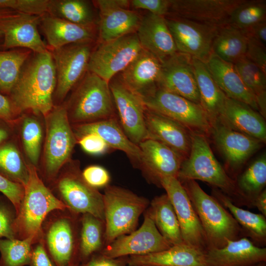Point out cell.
Masks as SVG:
<instances>
[{
    "label": "cell",
    "instance_id": "484cf974",
    "mask_svg": "<svg viewBox=\"0 0 266 266\" xmlns=\"http://www.w3.org/2000/svg\"><path fill=\"white\" fill-rule=\"evenodd\" d=\"M206 257L208 266H255L266 262V248L242 237L228 240L222 248L207 250Z\"/></svg>",
    "mask_w": 266,
    "mask_h": 266
},
{
    "label": "cell",
    "instance_id": "d4e9b609",
    "mask_svg": "<svg viewBox=\"0 0 266 266\" xmlns=\"http://www.w3.org/2000/svg\"><path fill=\"white\" fill-rule=\"evenodd\" d=\"M71 219L66 216L54 218L42 229V239L56 266H69L75 247L74 226Z\"/></svg>",
    "mask_w": 266,
    "mask_h": 266
},
{
    "label": "cell",
    "instance_id": "bcb514c9",
    "mask_svg": "<svg viewBox=\"0 0 266 266\" xmlns=\"http://www.w3.org/2000/svg\"><path fill=\"white\" fill-rule=\"evenodd\" d=\"M16 212L9 200L0 196V239L15 238L13 229V223Z\"/></svg>",
    "mask_w": 266,
    "mask_h": 266
},
{
    "label": "cell",
    "instance_id": "ab89813d",
    "mask_svg": "<svg viewBox=\"0 0 266 266\" xmlns=\"http://www.w3.org/2000/svg\"><path fill=\"white\" fill-rule=\"evenodd\" d=\"M241 80L256 98L258 108L266 109V73L244 57L233 64Z\"/></svg>",
    "mask_w": 266,
    "mask_h": 266
},
{
    "label": "cell",
    "instance_id": "9a60e30c",
    "mask_svg": "<svg viewBox=\"0 0 266 266\" xmlns=\"http://www.w3.org/2000/svg\"><path fill=\"white\" fill-rule=\"evenodd\" d=\"M109 87L119 124L129 139L138 145L148 138L143 102L139 96L129 90L121 81H110Z\"/></svg>",
    "mask_w": 266,
    "mask_h": 266
},
{
    "label": "cell",
    "instance_id": "cb8c5ba5",
    "mask_svg": "<svg viewBox=\"0 0 266 266\" xmlns=\"http://www.w3.org/2000/svg\"><path fill=\"white\" fill-rule=\"evenodd\" d=\"M38 27L49 50L73 43L94 42L96 37L95 27L75 24L48 13L40 16Z\"/></svg>",
    "mask_w": 266,
    "mask_h": 266
},
{
    "label": "cell",
    "instance_id": "6da1fadb",
    "mask_svg": "<svg viewBox=\"0 0 266 266\" xmlns=\"http://www.w3.org/2000/svg\"><path fill=\"white\" fill-rule=\"evenodd\" d=\"M56 85L55 67L50 51L33 52L8 97L21 114L31 111L44 117L54 106Z\"/></svg>",
    "mask_w": 266,
    "mask_h": 266
},
{
    "label": "cell",
    "instance_id": "5b68a950",
    "mask_svg": "<svg viewBox=\"0 0 266 266\" xmlns=\"http://www.w3.org/2000/svg\"><path fill=\"white\" fill-rule=\"evenodd\" d=\"M205 136L192 133V145L188 157L183 161L177 178L181 182L199 180L220 188L249 204L236 183L228 175L216 159Z\"/></svg>",
    "mask_w": 266,
    "mask_h": 266
},
{
    "label": "cell",
    "instance_id": "816d5d0a",
    "mask_svg": "<svg viewBox=\"0 0 266 266\" xmlns=\"http://www.w3.org/2000/svg\"><path fill=\"white\" fill-rule=\"evenodd\" d=\"M132 6L135 9L148 10L149 13L165 16L169 13L170 1L169 0H132Z\"/></svg>",
    "mask_w": 266,
    "mask_h": 266
},
{
    "label": "cell",
    "instance_id": "e575fe53",
    "mask_svg": "<svg viewBox=\"0 0 266 266\" xmlns=\"http://www.w3.org/2000/svg\"><path fill=\"white\" fill-rule=\"evenodd\" d=\"M248 36L245 33L229 25L219 28L212 45V53L221 60L234 64L245 57Z\"/></svg>",
    "mask_w": 266,
    "mask_h": 266
},
{
    "label": "cell",
    "instance_id": "4316f807",
    "mask_svg": "<svg viewBox=\"0 0 266 266\" xmlns=\"http://www.w3.org/2000/svg\"><path fill=\"white\" fill-rule=\"evenodd\" d=\"M162 67L157 57L142 49L122 71L121 81L134 93L144 96L158 87Z\"/></svg>",
    "mask_w": 266,
    "mask_h": 266
},
{
    "label": "cell",
    "instance_id": "ffe728a7",
    "mask_svg": "<svg viewBox=\"0 0 266 266\" xmlns=\"http://www.w3.org/2000/svg\"><path fill=\"white\" fill-rule=\"evenodd\" d=\"M138 145L141 154L138 167L153 181L160 185L163 177L177 178L183 161L178 154L163 143L150 138Z\"/></svg>",
    "mask_w": 266,
    "mask_h": 266
},
{
    "label": "cell",
    "instance_id": "11a10c76",
    "mask_svg": "<svg viewBox=\"0 0 266 266\" xmlns=\"http://www.w3.org/2000/svg\"><path fill=\"white\" fill-rule=\"evenodd\" d=\"M244 32L247 36L255 39L266 46V20L257 23Z\"/></svg>",
    "mask_w": 266,
    "mask_h": 266
},
{
    "label": "cell",
    "instance_id": "74e56055",
    "mask_svg": "<svg viewBox=\"0 0 266 266\" xmlns=\"http://www.w3.org/2000/svg\"><path fill=\"white\" fill-rule=\"evenodd\" d=\"M214 195L219 202L229 210L235 220L241 225L248 235L255 241L265 243L266 241V219L262 214L254 213L243 209L233 203L227 195L214 191Z\"/></svg>",
    "mask_w": 266,
    "mask_h": 266
},
{
    "label": "cell",
    "instance_id": "be15d7a7",
    "mask_svg": "<svg viewBox=\"0 0 266 266\" xmlns=\"http://www.w3.org/2000/svg\"></svg>",
    "mask_w": 266,
    "mask_h": 266
},
{
    "label": "cell",
    "instance_id": "44dd1931",
    "mask_svg": "<svg viewBox=\"0 0 266 266\" xmlns=\"http://www.w3.org/2000/svg\"><path fill=\"white\" fill-rule=\"evenodd\" d=\"M144 117L148 138L163 143L183 160L188 157L192 133L178 122L146 107Z\"/></svg>",
    "mask_w": 266,
    "mask_h": 266
},
{
    "label": "cell",
    "instance_id": "1f68e13d",
    "mask_svg": "<svg viewBox=\"0 0 266 266\" xmlns=\"http://www.w3.org/2000/svg\"><path fill=\"white\" fill-rule=\"evenodd\" d=\"M192 62L200 95V105L212 125L218 119L226 96L216 84L206 63L194 58H192Z\"/></svg>",
    "mask_w": 266,
    "mask_h": 266
},
{
    "label": "cell",
    "instance_id": "60d3db41",
    "mask_svg": "<svg viewBox=\"0 0 266 266\" xmlns=\"http://www.w3.org/2000/svg\"><path fill=\"white\" fill-rule=\"evenodd\" d=\"M266 184V155L263 154L240 175L236 183L241 193L250 204Z\"/></svg>",
    "mask_w": 266,
    "mask_h": 266
},
{
    "label": "cell",
    "instance_id": "f907efd6",
    "mask_svg": "<svg viewBox=\"0 0 266 266\" xmlns=\"http://www.w3.org/2000/svg\"><path fill=\"white\" fill-rule=\"evenodd\" d=\"M245 57L266 73V46L255 39L248 36Z\"/></svg>",
    "mask_w": 266,
    "mask_h": 266
},
{
    "label": "cell",
    "instance_id": "7402d4cb",
    "mask_svg": "<svg viewBox=\"0 0 266 266\" xmlns=\"http://www.w3.org/2000/svg\"><path fill=\"white\" fill-rule=\"evenodd\" d=\"M136 34L142 48L162 63L178 52L165 16L148 13L141 19Z\"/></svg>",
    "mask_w": 266,
    "mask_h": 266
},
{
    "label": "cell",
    "instance_id": "7dc6e473",
    "mask_svg": "<svg viewBox=\"0 0 266 266\" xmlns=\"http://www.w3.org/2000/svg\"><path fill=\"white\" fill-rule=\"evenodd\" d=\"M81 176L91 187L98 189L106 187L110 181V176L108 171L102 166L91 165L83 169Z\"/></svg>",
    "mask_w": 266,
    "mask_h": 266
},
{
    "label": "cell",
    "instance_id": "30bf717a",
    "mask_svg": "<svg viewBox=\"0 0 266 266\" xmlns=\"http://www.w3.org/2000/svg\"><path fill=\"white\" fill-rule=\"evenodd\" d=\"M93 42H82L49 50L54 62L56 85L53 103L62 104L69 92L88 71Z\"/></svg>",
    "mask_w": 266,
    "mask_h": 266
},
{
    "label": "cell",
    "instance_id": "db71d44e",
    "mask_svg": "<svg viewBox=\"0 0 266 266\" xmlns=\"http://www.w3.org/2000/svg\"><path fill=\"white\" fill-rule=\"evenodd\" d=\"M32 247L31 266H56L50 259L42 238L34 243Z\"/></svg>",
    "mask_w": 266,
    "mask_h": 266
},
{
    "label": "cell",
    "instance_id": "f1b7e54d",
    "mask_svg": "<svg viewBox=\"0 0 266 266\" xmlns=\"http://www.w3.org/2000/svg\"><path fill=\"white\" fill-rule=\"evenodd\" d=\"M205 63L216 84L227 97L246 103L259 113L256 97L244 84L233 64L221 60L212 53Z\"/></svg>",
    "mask_w": 266,
    "mask_h": 266
},
{
    "label": "cell",
    "instance_id": "d590c367",
    "mask_svg": "<svg viewBox=\"0 0 266 266\" xmlns=\"http://www.w3.org/2000/svg\"><path fill=\"white\" fill-rule=\"evenodd\" d=\"M47 13L72 23L96 27L92 2L85 0H49Z\"/></svg>",
    "mask_w": 266,
    "mask_h": 266
},
{
    "label": "cell",
    "instance_id": "91938a15",
    "mask_svg": "<svg viewBox=\"0 0 266 266\" xmlns=\"http://www.w3.org/2000/svg\"><path fill=\"white\" fill-rule=\"evenodd\" d=\"M16 13H17V12L12 10L0 8V19L8 17ZM3 40V34L0 30V47L2 44Z\"/></svg>",
    "mask_w": 266,
    "mask_h": 266
},
{
    "label": "cell",
    "instance_id": "7bdbcfd3",
    "mask_svg": "<svg viewBox=\"0 0 266 266\" xmlns=\"http://www.w3.org/2000/svg\"><path fill=\"white\" fill-rule=\"evenodd\" d=\"M265 0H243L233 10L227 25L245 31L253 25L266 20Z\"/></svg>",
    "mask_w": 266,
    "mask_h": 266
},
{
    "label": "cell",
    "instance_id": "d6986e66",
    "mask_svg": "<svg viewBox=\"0 0 266 266\" xmlns=\"http://www.w3.org/2000/svg\"><path fill=\"white\" fill-rule=\"evenodd\" d=\"M192 58L178 52L163 63L158 87L200 104Z\"/></svg>",
    "mask_w": 266,
    "mask_h": 266
},
{
    "label": "cell",
    "instance_id": "94428289",
    "mask_svg": "<svg viewBox=\"0 0 266 266\" xmlns=\"http://www.w3.org/2000/svg\"><path fill=\"white\" fill-rule=\"evenodd\" d=\"M255 266H266V263L265 262L261 263L256 265Z\"/></svg>",
    "mask_w": 266,
    "mask_h": 266
},
{
    "label": "cell",
    "instance_id": "680465c9",
    "mask_svg": "<svg viewBox=\"0 0 266 266\" xmlns=\"http://www.w3.org/2000/svg\"><path fill=\"white\" fill-rule=\"evenodd\" d=\"M251 205L256 206L264 216H266V190L264 189L252 200Z\"/></svg>",
    "mask_w": 266,
    "mask_h": 266
},
{
    "label": "cell",
    "instance_id": "6f0895ef",
    "mask_svg": "<svg viewBox=\"0 0 266 266\" xmlns=\"http://www.w3.org/2000/svg\"><path fill=\"white\" fill-rule=\"evenodd\" d=\"M14 126L0 119V145L15 136Z\"/></svg>",
    "mask_w": 266,
    "mask_h": 266
},
{
    "label": "cell",
    "instance_id": "2e32d148",
    "mask_svg": "<svg viewBox=\"0 0 266 266\" xmlns=\"http://www.w3.org/2000/svg\"><path fill=\"white\" fill-rule=\"evenodd\" d=\"M40 16L17 12L0 19V30L3 36L0 49L25 48L33 53L48 50L39 33Z\"/></svg>",
    "mask_w": 266,
    "mask_h": 266
},
{
    "label": "cell",
    "instance_id": "277c9868",
    "mask_svg": "<svg viewBox=\"0 0 266 266\" xmlns=\"http://www.w3.org/2000/svg\"><path fill=\"white\" fill-rule=\"evenodd\" d=\"M180 182L199 218L208 250L222 248L228 240L238 239L241 232L240 225L215 198L205 193L195 180Z\"/></svg>",
    "mask_w": 266,
    "mask_h": 266
},
{
    "label": "cell",
    "instance_id": "e0dca14e",
    "mask_svg": "<svg viewBox=\"0 0 266 266\" xmlns=\"http://www.w3.org/2000/svg\"><path fill=\"white\" fill-rule=\"evenodd\" d=\"M243 0H173L169 13L208 25L221 27L227 25L234 8Z\"/></svg>",
    "mask_w": 266,
    "mask_h": 266
},
{
    "label": "cell",
    "instance_id": "c3c4849f",
    "mask_svg": "<svg viewBox=\"0 0 266 266\" xmlns=\"http://www.w3.org/2000/svg\"><path fill=\"white\" fill-rule=\"evenodd\" d=\"M0 193L12 203L16 214L24 196V187L9 180L0 174Z\"/></svg>",
    "mask_w": 266,
    "mask_h": 266
},
{
    "label": "cell",
    "instance_id": "ba28073f",
    "mask_svg": "<svg viewBox=\"0 0 266 266\" xmlns=\"http://www.w3.org/2000/svg\"><path fill=\"white\" fill-rule=\"evenodd\" d=\"M140 98L146 108L171 119L192 133L210 136L212 125L200 104L158 87Z\"/></svg>",
    "mask_w": 266,
    "mask_h": 266
},
{
    "label": "cell",
    "instance_id": "7c38bea8",
    "mask_svg": "<svg viewBox=\"0 0 266 266\" xmlns=\"http://www.w3.org/2000/svg\"><path fill=\"white\" fill-rule=\"evenodd\" d=\"M159 184L173 205L184 243L206 252L208 244L203 228L180 181L176 177H164L160 179Z\"/></svg>",
    "mask_w": 266,
    "mask_h": 266
},
{
    "label": "cell",
    "instance_id": "836d02e7",
    "mask_svg": "<svg viewBox=\"0 0 266 266\" xmlns=\"http://www.w3.org/2000/svg\"><path fill=\"white\" fill-rule=\"evenodd\" d=\"M147 212L162 235L170 244L184 243L175 210L166 194L154 198Z\"/></svg>",
    "mask_w": 266,
    "mask_h": 266
},
{
    "label": "cell",
    "instance_id": "52a82bcc",
    "mask_svg": "<svg viewBox=\"0 0 266 266\" xmlns=\"http://www.w3.org/2000/svg\"><path fill=\"white\" fill-rule=\"evenodd\" d=\"M104 238L110 244L134 230L141 213L148 205L145 198L126 189L108 185L103 194Z\"/></svg>",
    "mask_w": 266,
    "mask_h": 266
},
{
    "label": "cell",
    "instance_id": "ee69618b",
    "mask_svg": "<svg viewBox=\"0 0 266 266\" xmlns=\"http://www.w3.org/2000/svg\"><path fill=\"white\" fill-rule=\"evenodd\" d=\"M79 249L81 256L87 258L100 249L102 242L104 222L93 215L85 213L81 219Z\"/></svg>",
    "mask_w": 266,
    "mask_h": 266
},
{
    "label": "cell",
    "instance_id": "d6a6232c",
    "mask_svg": "<svg viewBox=\"0 0 266 266\" xmlns=\"http://www.w3.org/2000/svg\"><path fill=\"white\" fill-rule=\"evenodd\" d=\"M31 111L23 113L14 127L18 129L19 136L28 162L37 168L43 141V127L39 116Z\"/></svg>",
    "mask_w": 266,
    "mask_h": 266
},
{
    "label": "cell",
    "instance_id": "5bb4252c",
    "mask_svg": "<svg viewBox=\"0 0 266 266\" xmlns=\"http://www.w3.org/2000/svg\"><path fill=\"white\" fill-rule=\"evenodd\" d=\"M172 246L162 235L147 212L138 229L117 237L103 250L101 255L112 259L141 256L162 251Z\"/></svg>",
    "mask_w": 266,
    "mask_h": 266
},
{
    "label": "cell",
    "instance_id": "f546056e",
    "mask_svg": "<svg viewBox=\"0 0 266 266\" xmlns=\"http://www.w3.org/2000/svg\"><path fill=\"white\" fill-rule=\"evenodd\" d=\"M130 266H208L206 252L182 243L158 252L130 256Z\"/></svg>",
    "mask_w": 266,
    "mask_h": 266
},
{
    "label": "cell",
    "instance_id": "8fae6325",
    "mask_svg": "<svg viewBox=\"0 0 266 266\" xmlns=\"http://www.w3.org/2000/svg\"><path fill=\"white\" fill-rule=\"evenodd\" d=\"M142 49L136 33L101 42L91 52L88 71L109 83L117 73L127 67Z\"/></svg>",
    "mask_w": 266,
    "mask_h": 266
},
{
    "label": "cell",
    "instance_id": "4dcf8cb0",
    "mask_svg": "<svg viewBox=\"0 0 266 266\" xmlns=\"http://www.w3.org/2000/svg\"><path fill=\"white\" fill-rule=\"evenodd\" d=\"M99 37L105 42L135 33L141 18L132 10L121 7L99 10Z\"/></svg>",
    "mask_w": 266,
    "mask_h": 266
},
{
    "label": "cell",
    "instance_id": "9f6ffc18",
    "mask_svg": "<svg viewBox=\"0 0 266 266\" xmlns=\"http://www.w3.org/2000/svg\"><path fill=\"white\" fill-rule=\"evenodd\" d=\"M84 266H124L123 263L117 259L101 255L93 258Z\"/></svg>",
    "mask_w": 266,
    "mask_h": 266
},
{
    "label": "cell",
    "instance_id": "8d00e7d4",
    "mask_svg": "<svg viewBox=\"0 0 266 266\" xmlns=\"http://www.w3.org/2000/svg\"><path fill=\"white\" fill-rule=\"evenodd\" d=\"M0 174L24 187L28 183V163L24 159L15 135L0 145Z\"/></svg>",
    "mask_w": 266,
    "mask_h": 266
},
{
    "label": "cell",
    "instance_id": "8992f818",
    "mask_svg": "<svg viewBox=\"0 0 266 266\" xmlns=\"http://www.w3.org/2000/svg\"><path fill=\"white\" fill-rule=\"evenodd\" d=\"M45 137L41 167L46 179L55 181L70 160L77 140L63 103L55 105L43 117Z\"/></svg>",
    "mask_w": 266,
    "mask_h": 266
},
{
    "label": "cell",
    "instance_id": "7a4b0ae2",
    "mask_svg": "<svg viewBox=\"0 0 266 266\" xmlns=\"http://www.w3.org/2000/svg\"><path fill=\"white\" fill-rule=\"evenodd\" d=\"M29 177L24 186V194L13 223L15 238L31 236L37 240L42 238V225L54 211H65L67 206L44 184L37 168L29 162Z\"/></svg>",
    "mask_w": 266,
    "mask_h": 266
},
{
    "label": "cell",
    "instance_id": "681fc988",
    "mask_svg": "<svg viewBox=\"0 0 266 266\" xmlns=\"http://www.w3.org/2000/svg\"><path fill=\"white\" fill-rule=\"evenodd\" d=\"M77 143L86 153L100 155L106 153L110 148L98 135L93 133L84 134L76 139Z\"/></svg>",
    "mask_w": 266,
    "mask_h": 266
},
{
    "label": "cell",
    "instance_id": "b9f144b4",
    "mask_svg": "<svg viewBox=\"0 0 266 266\" xmlns=\"http://www.w3.org/2000/svg\"><path fill=\"white\" fill-rule=\"evenodd\" d=\"M34 237L25 239H0V266H25L30 265Z\"/></svg>",
    "mask_w": 266,
    "mask_h": 266
},
{
    "label": "cell",
    "instance_id": "6125c7cd",
    "mask_svg": "<svg viewBox=\"0 0 266 266\" xmlns=\"http://www.w3.org/2000/svg\"><path fill=\"white\" fill-rule=\"evenodd\" d=\"M69 266H79V265L77 263L72 262Z\"/></svg>",
    "mask_w": 266,
    "mask_h": 266
},
{
    "label": "cell",
    "instance_id": "f5cc1de1",
    "mask_svg": "<svg viewBox=\"0 0 266 266\" xmlns=\"http://www.w3.org/2000/svg\"><path fill=\"white\" fill-rule=\"evenodd\" d=\"M21 114L9 97L0 93V119L14 126Z\"/></svg>",
    "mask_w": 266,
    "mask_h": 266
},
{
    "label": "cell",
    "instance_id": "ac0fdd59",
    "mask_svg": "<svg viewBox=\"0 0 266 266\" xmlns=\"http://www.w3.org/2000/svg\"><path fill=\"white\" fill-rule=\"evenodd\" d=\"M210 136L228 165L233 170L240 168L264 144L231 129L218 120L212 125Z\"/></svg>",
    "mask_w": 266,
    "mask_h": 266
},
{
    "label": "cell",
    "instance_id": "4fadbf2b",
    "mask_svg": "<svg viewBox=\"0 0 266 266\" xmlns=\"http://www.w3.org/2000/svg\"><path fill=\"white\" fill-rule=\"evenodd\" d=\"M166 19L178 52L205 62L220 27L175 16Z\"/></svg>",
    "mask_w": 266,
    "mask_h": 266
},
{
    "label": "cell",
    "instance_id": "9c48e42d",
    "mask_svg": "<svg viewBox=\"0 0 266 266\" xmlns=\"http://www.w3.org/2000/svg\"><path fill=\"white\" fill-rule=\"evenodd\" d=\"M55 180L60 200L73 213H89L104 222L103 194L83 180L77 161L70 160Z\"/></svg>",
    "mask_w": 266,
    "mask_h": 266
},
{
    "label": "cell",
    "instance_id": "83f0119b",
    "mask_svg": "<svg viewBox=\"0 0 266 266\" xmlns=\"http://www.w3.org/2000/svg\"><path fill=\"white\" fill-rule=\"evenodd\" d=\"M76 138L87 133H93L100 137L110 148L124 152L134 166L138 167L141 151L138 145L133 143L122 130L118 118L71 125Z\"/></svg>",
    "mask_w": 266,
    "mask_h": 266
},
{
    "label": "cell",
    "instance_id": "f6af8a7d",
    "mask_svg": "<svg viewBox=\"0 0 266 266\" xmlns=\"http://www.w3.org/2000/svg\"><path fill=\"white\" fill-rule=\"evenodd\" d=\"M49 0H0V8L33 15H42L48 11Z\"/></svg>",
    "mask_w": 266,
    "mask_h": 266
},
{
    "label": "cell",
    "instance_id": "3957f363",
    "mask_svg": "<svg viewBox=\"0 0 266 266\" xmlns=\"http://www.w3.org/2000/svg\"><path fill=\"white\" fill-rule=\"evenodd\" d=\"M63 102L71 125L117 118L109 83L87 71Z\"/></svg>",
    "mask_w": 266,
    "mask_h": 266
},
{
    "label": "cell",
    "instance_id": "f35d334b",
    "mask_svg": "<svg viewBox=\"0 0 266 266\" xmlns=\"http://www.w3.org/2000/svg\"><path fill=\"white\" fill-rule=\"evenodd\" d=\"M33 52L25 48L0 49V93L8 96Z\"/></svg>",
    "mask_w": 266,
    "mask_h": 266
},
{
    "label": "cell",
    "instance_id": "603a6c76",
    "mask_svg": "<svg viewBox=\"0 0 266 266\" xmlns=\"http://www.w3.org/2000/svg\"><path fill=\"white\" fill-rule=\"evenodd\" d=\"M217 120L232 130L266 142L265 118L246 103L226 97Z\"/></svg>",
    "mask_w": 266,
    "mask_h": 266
}]
</instances>
